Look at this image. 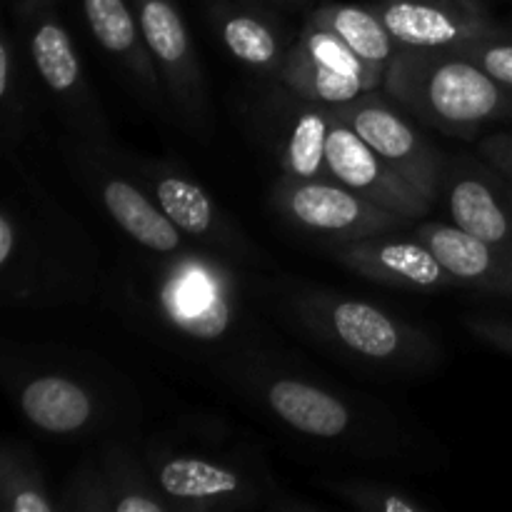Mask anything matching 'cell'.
Segmentation results:
<instances>
[{
	"label": "cell",
	"mask_w": 512,
	"mask_h": 512,
	"mask_svg": "<svg viewBox=\"0 0 512 512\" xmlns=\"http://www.w3.org/2000/svg\"><path fill=\"white\" fill-rule=\"evenodd\" d=\"M383 90L420 125L450 138L478 140L512 120V93L460 50L398 48Z\"/></svg>",
	"instance_id": "obj_4"
},
{
	"label": "cell",
	"mask_w": 512,
	"mask_h": 512,
	"mask_svg": "<svg viewBox=\"0 0 512 512\" xmlns=\"http://www.w3.org/2000/svg\"><path fill=\"white\" fill-rule=\"evenodd\" d=\"M328 493L345 505L363 512H430L433 505L410 490L370 478H330L323 480Z\"/></svg>",
	"instance_id": "obj_27"
},
{
	"label": "cell",
	"mask_w": 512,
	"mask_h": 512,
	"mask_svg": "<svg viewBox=\"0 0 512 512\" xmlns=\"http://www.w3.org/2000/svg\"><path fill=\"white\" fill-rule=\"evenodd\" d=\"M463 325L473 338L483 340L490 348L500 350V353L512 355V323L510 320L498 318V315L488 313H473L465 315Z\"/></svg>",
	"instance_id": "obj_30"
},
{
	"label": "cell",
	"mask_w": 512,
	"mask_h": 512,
	"mask_svg": "<svg viewBox=\"0 0 512 512\" xmlns=\"http://www.w3.org/2000/svg\"><path fill=\"white\" fill-rule=\"evenodd\" d=\"M125 158L160 210L190 243L230 260L233 265L263 263L260 248L235 223L233 215L175 160L128 153Z\"/></svg>",
	"instance_id": "obj_9"
},
{
	"label": "cell",
	"mask_w": 512,
	"mask_h": 512,
	"mask_svg": "<svg viewBox=\"0 0 512 512\" xmlns=\"http://www.w3.org/2000/svg\"><path fill=\"white\" fill-rule=\"evenodd\" d=\"M38 83L68 135L90 145H118L103 103L90 85L80 53L55 5H30L15 13Z\"/></svg>",
	"instance_id": "obj_8"
},
{
	"label": "cell",
	"mask_w": 512,
	"mask_h": 512,
	"mask_svg": "<svg viewBox=\"0 0 512 512\" xmlns=\"http://www.w3.org/2000/svg\"><path fill=\"white\" fill-rule=\"evenodd\" d=\"M333 105L303 98L278 80H268L255 100L253 125L270 150L280 175L300 180H333L328 170V133Z\"/></svg>",
	"instance_id": "obj_14"
},
{
	"label": "cell",
	"mask_w": 512,
	"mask_h": 512,
	"mask_svg": "<svg viewBox=\"0 0 512 512\" xmlns=\"http://www.w3.org/2000/svg\"><path fill=\"white\" fill-rule=\"evenodd\" d=\"M3 378L15 408L33 430L53 438H83L113 420L103 390L80 373L60 368H33L3 358Z\"/></svg>",
	"instance_id": "obj_11"
},
{
	"label": "cell",
	"mask_w": 512,
	"mask_h": 512,
	"mask_svg": "<svg viewBox=\"0 0 512 512\" xmlns=\"http://www.w3.org/2000/svg\"><path fill=\"white\" fill-rule=\"evenodd\" d=\"M150 290L160 318L200 343L230 338L240 323V283L230 260L190 245L170 258H155Z\"/></svg>",
	"instance_id": "obj_7"
},
{
	"label": "cell",
	"mask_w": 512,
	"mask_h": 512,
	"mask_svg": "<svg viewBox=\"0 0 512 512\" xmlns=\"http://www.w3.org/2000/svg\"><path fill=\"white\" fill-rule=\"evenodd\" d=\"M410 235L428 245L435 258L463 288L485 295L512 298V255L463 228L443 220H425L410 228Z\"/></svg>",
	"instance_id": "obj_22"
},
{
	"label": "cell",
	"mask_w": 512,
	"mask_h": 512,
	"mask_svg": "<svg viewBox=\"0 0 512 512\" xmlns=\"http://www.w3.org/2000/svg\"><path fill=\"white\" fill-rule=\"evenodd\" d=\"M385 70L368 63L320 25L305 20L280 68L278 83L303 98L325 105H343L368 90L383 88Z\"/></svg>",
	"instance_id": "obj_15"
},
{
	"label": "cell",
	"mask_w": 512,
	"mask_h": 512,
	"mask_svg": "<svg viewBox=\"0 0 512 512\" xmlns=\"http://www.w3.org/2000/svg\"><path fill=\"white\" fill-rule=\"evenodd\" d=\"M475 153L493 165L500 175L512 185V133L508 130H495V133L480 135L478 150Z\"/></svg>",
	"instance_id": "obj_31"
},
{
	"label": "cell",
	"mask_w": 512,
	"mask_h": 512,
	"mask_svg": "<svg viewBox=\"0 0 512 512\" xmlns=\"http://www.w3.org/2000/svg\"><path fill=\"white\" fill-rule=\"evenodd\" d=\"M328 170L335 183L355 190L390 213L405 215L418 223L430 213L433 203L408 183L398 170L390 168L338 113L330 115Z\"/></svg>",
	"instance_id": "obj_18"
},
{
	"label": "cell",
	"mask_w": 512,
	"mask_h": 512,
	"mask_svg": "<svg viewBox=\"0 0 512 512\" xmlns=\"http://www.w3.org/2000/svg\"><path fill=\"white\" fill-rule=\"evenodd\" d=\"M205 15L235 63L265 83L278 80L295 35L280 23L275 8L260 0H208Z\"/></svg>",
	"instance_id": "obj_21"
},
{
	"label": "cell",
	"mask_w": 512,
	"mask_h": 512,
	"mask_svg": "<svg viewBox=\"0 0 512 512\" xmlns=\"http://www.w3.org/2000/svg\"><path fill=\"white\" fill-rule=\"evenodd\" d=\"M20 190L0 208V293L18 308H50L88 298L98 258L83 228L23 168L18 153L3 155Z\"/></svg>",
	"instance_id": "obj_2"
},
{
	"label": "cell",
	"mask_w": 512,
	"mask_h": 512,
	"mask_svg": "<svg viewBox=\"0 0 512 512\" xmlns=\"http://www.w3.org/2000/svg\"><path fill=\"white\" fill-rule=\"evenodd\" d=\"M58 145L80 188L138 248L153 258H170L193 245L160 210L118 145H90L68 133Z\"/></svg>",
	"instance_id": "obj_6"
},
{
	"label": "cell",
	"mask_w": 512,
	"mask_h": 512,
	"mask_svg": "<svg viewBox=\"0 0 512 512\" xmlns=\"http://www.w3.org/2000/svg\"><path fill=\"white\" fill-rule=\"evenodd\" d=\"M60 512H113L108 483L98 453L80 460L78 468L65 480L58 498Z\"/></svg>",
	"instance_id": "obj_28"
},
{
	"label": "cell",
	"mask_w": 512,
	"mask_h": 512,
	"mask_svg": "<svg viewBox=\"0 0 512 512\" xmlns=\"http://www.w3.org/2000/svg\"><path fill=\"white\" fill-rule=\"evenodd\" d=\"M0 508L5 512L58 510V498H53L45 483L43 465L18 440H5L0 448Z\"/></svg>",
	"instance_id": "obj_26"
},
{
	"label": "cell",
	"mask_w": 512,
	"mask_h": 512,
	"mask_svg": "<svg viewBox=\"0 0 512 512\" xmlns=\"http://www.w3.org/2000/svg\"><path fill=\"white\" fill-rule=\"evenodd\" d=\"M335 113L430 203L440 200L448 155L433 143L383 88L368 90L350 103L333 105Z\"/></svg>",
	"instance_id": "obj_13"
},
{
	"label": "cell",
	"mask_w": 512,
	"mask_h": 512,
	"mask_svg": "<svg viewBox=\"0 0 512 512\" xmlns=\"http://www.w3.org/2000/svg\"><path fill=\"white\" fill-rule=\"evenodd\" d=\"M400 48L450 50L498 25L488 0H370Z\"/></svg>",
	"instance_id": "obj_20"
},
{
	"label": "cell",
	"mask_w": 512,
	"mask_h": 512,
	"mask_svg": "<svg viewBox=\"0 0 512 512\" xmlns=\"http://www.w3.org/2000/svg\"><path fill=\"white\" fill-rule=\"evenodd\" d=\"M163 83L170 113L195 138L210 133V95L203 63L175 0H130Z\"/></svg>",
	"instance_id": "obj_12"
},
{
	"label": "cell",
	"mask_w": 512,
	"mask_h": 512,
	"mask_svg": "<svg viewBox=\"0 0 512 512\" xmlns=\"http://www.w3.org/2000/svg\"><path fill=\"white\" fill-rule=\"evenodd\" d=\"M400 233L403 230L333 243L325 248L350 273L405 293H435L458 285L428 245L410 233Z\"/></svg>",
	"instance_id": "obj_17"
},
{
	"label": "cell",
	"mask_w": 512,
	"mask_h": 512,
	"mask_svg": "<svg viewBox=\"0 0 512 512\" xmlns=\"http://www.w3.org/2000/svg\"><path fill=\"white\" fill-rule=\"evenodd\" d=\"M108 483L113 512H175L155 483L143 453H135L120 440H105L98 448Z\"/></svg>",
	"instance_id": "obj_24"
},
{
	"label": "cell",
	"mask_w": 512,
	"mask_h": 512,
	"mask_svg": "<svg viewBox=\"0 0 512 512\" xmlns=\"http://www.w3.org/2000/svg\"><path fill=\"white\" fill-rule=\"evenodd\" d=\"M438 203L450 223L512 255V185L478 153L448 155Z\"/></svg>",
	"instance_id": "obj_16"
},
{
	"label": "cell",
	"mask_w": 512,
	"mask_h": 512,
	"mask_svg": "<svg viewBox=\"0 0 512 512\" xmlns=\"http://www.w3.org/2000/svg\"><path fill=\"white\" fill-rule=\"evenodd\" d=\"M143 458L175 512H280L288 498L258 453L155 443Z\"/></svg>",
	"instance_id": "obj_5"
},
{
	"label": "cell",
	"mask_w": 512,
	"mask_h": 512,
	"mask_svg": "<svg viewBox=\"0 0 512 512\" xmlns=\"http://www.w3.org/2000/svg\"><path fill=\"white\" fill-rule=\"evenodd\" d=\"M225 375L250 405L300 438L360 458H400L410 448V433L388 405L275 358H238Z\"/></svg>",
	"instance_id": "obj_1"
},
{
	"label": "cell",
	"mask_w": 512,
	"mask_h": 512,
	"mask_svg": "<svg viewBox=\"0 0 512 512\" xmlns=\"http://www.w3.org/2000/svg\"><path fill=\"white\" fill-rule=\"evenodd\" d=\"M308 20L333 33L353 53H358L368 63L380 65V68H388L400 48L380 20V15L368 3H320L310 10Z\"/></svg>",
	"instance_id": "obj_25"
},
{
	"label": "cell",
	"mask_w": 512,
	"mask_h": 512,
	"mask_svg": "<svg viewBox=\"0 0 512 512\" xmlns=\"http://www.w3.org/2000/svg\"><path fill=\"white\" fill-rule=\"evenodd\" d=\"M30 5H55V0H13L15 13L23 8H30Z\"/></svg>",
	"instance_id": "obj_33"
},
{
	"label": "cell",
	"mask_w": 512,
	"mask_h": 512,
	"mask_svg": "<svg viewBox=\"0 0 512 512\" xmlns=\"http://www.w3.org/2000/svg\"><path fill=\"white\" fill-rule=\"evenodd\" d=\"M283 313L305 338L368 373L415 378L443 363V348L423 328L338 290H293L285 295Z\"/></svg>",
	"instance_id": "obj_3"
},
{
	"label": "cell",
	"mask_w": 512,
	"mask_h": 512,
	"mask_svg": "<svg viewBox=\"0 0 512 512\" xmlns=\"http://www.w3.org/2000/svg\"><path fill=\"white\" fill-rule=\"evenodd\" d=\"M260 3L270 5L275 10H300L310 3V0H260Z\"/></svg>",
	"instance_id": "obj_32"
},
{
	"label": "cell",
	"mask_w": 512,
	"mask_h": 512,
	"mask_svg": "<svg viewBox=\"0 0 512 512\" xmlns=\"http://www.w3.org/2000/svg\"><path fill=\"white\" fill-rule=\"evenodd\" d=\"M35 75L23 35L0 30V143L3 155L18 153L35 123Z\"/></svg>",
	"instance_id": "obj_23"
},
{
	"label": "cell",
	"mask_w": 512,
	"mask_h": 512,
	"mask_svg": "<svg viewBox=\"0 0 512 512\" xmlns=\"http://www.w3.org/2000/svg\"><path fill=\"white\" fill-rule=\"evenodd\" d=\"M455 50L478 63L490 78L498 80L505 90L512 93V30L503 25H493L485 33L475 35L468 43L458 45Z\"/></svg>",
	"instance_id": "obj_29"
},
{
	"label": "cell",
	"mask_w": 512,
	"mask_h": 512,
	"mask_svg": "<svg viewBox=\"0 0 512 512\" xmlns=\"http://www.w3.org/2000/svg\"><path fill=\"white\" fill-rule=\"evenodd\" d=\"M273 213L298 233L325 245L413 228V220L390 213L335 180H300L278 175L270 185Z\"/></svg>",
	"instance_id": "obj_10"
},
{
	"label": "cell",
	"mask_w": 512,
	"mask_h": 512,
	"mask_svg": "<svg viewBox=\"0 0 512 512\" xmlns=\"http://www.w3.org/2000/svg\"><path fill=\"white\" fill-rule=\"evenodd\" d=\"M95 45L115 65L123 83L145 110L168 118L170 105L145 45L138 13L128 0H80Z\"/></svg>",
	"instance_id": "obj_19"
}]
</instances>
